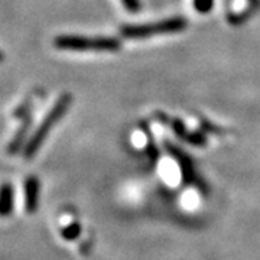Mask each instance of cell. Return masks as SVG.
Instances as JSON below:
<instances>
[{
  "label": "cell",
  "instance_id": "obj_3",
  "mask_svg": "<svg viewBox=\"0 0 260 260\" xmlns=\"http://www.w3.org/2000/svg\"><path fill=\"white\" fill-rule=\"evenodd\" d=\"M73 102V97L71 94H62L59 97V100L55 103V106L51 109V112L48 113V116L44 119V121L41 123L39 129L37 130V133L34 135V138L30 140L28 146V155H32L37 148L42 143V140L45 139V136L48 135V132L51 130V127L55 124L56 121L59 120L62 117V114L67 112V109L70 107V104Z\"/></svg>",
  "mask_w": 260,
  "mask_h": 260
},
{
  "label": "cell",
  "instance_id": "obj_1",
  "mask_svg": "<svg viewBox=\"0 0 260 260\" xmlns=\"http://www.w3.org/2000/svg\"><path fill=\"white\" fill-rule=\"evenodd\" d=\"M58 49L65 51H117L120 42L113 38H84V37H58L54 41Z\"/></svg>",
  "mask_w": 260,
  "mask_h": 260
},
{
  "label": "cell",
  "instance_id": "obj_4",
  "mask_svg": "<svg viewBox=\"0 0 260 260\" xmlns=\"http://www.w3.org/2000/svg\"><path fill=\"white\" fill-rule=\"evenodd\" d=\"M213 0H194V8L200 13H207L213 8Z\"/></svg>",
  "mask_w": 260,
  "mask_h": 260
},
{
  "label": "cell",
  "instance_id": "obj_5",
  "mask_svg": "<svg viewBox=\"0 0 260 260\" xmlns=\"http://www.w3.org/2000/svg\"><path fill=\"white\" fill-rule=\"evenodd\" d=\"M124 8L132 12V13H136L140 9V2L139 0H121Z\"/></svg>",
  "mask_w": 260,
  "mask_h": 260
},
{
  "label": "cell",
  "instance_id": "obj_2",
  "mask_svg": "<svg viewBox=\"0 0 260 260\" xmlns=\"http://www.w3.org/2000/svg\"><path fill=\"white\" fill-rule=\"evenodd\" d=\"M186 28V20L182 18H171L160 20L150 25H139V26H124L121 28V35L132 39L138 38H149L160 35V34H175Z\"/></svg>",
  "mask_w": 260,
  "mask_h": 260
}]
</instances>
